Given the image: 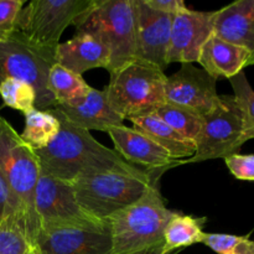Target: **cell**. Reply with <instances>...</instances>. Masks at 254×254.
Masks as SVG:
<instances>
[{
	"mask_svg": "<svg viewBox=\"0 0 254 254\" xmlns=\"http://www.w3.org/2000/svg\"><path fill=\"white\" fill-rule=\"evenodd\" d=\"M39 230L44 226L93 225L104 223L87 215L77 202L71 184L41 171L34 200Z\"/></svg>",
	"mask_w": 254,
	"mask_h": 254,
	"instance_id": "cell-10",
	"label": "cell"
},
{
	"mask_svg": "<svg viewBox=\"0 0 254 254\" xmlns=\"http://www.w3.org/2000/svg\"><path fill=\"white\" fill-rule=\"evenodd\" d=\"M56 64L74 73L82 74L93 68H108L111 52L97 37L76 34L71 40L56 47Z\"/></svg>",
	"mask_w": 254,
	"mask_h": 254,
	"instance_id": "cell-17",
	"label": "cell"
},
{
	"mask_svg": "<svg viewBox=\"0 0 254 254\" xmlns=\"http://www.w3.org/2000/svg\"><path fill=\"white\" fill-rule=\"evenodd\" d=\"M166 74L158 67L134 61L111 74L104 88L109 106L124 119L154 113L165 103Z\"/></svg>",
	"mask_w": 254,
	"mask_h": 254,
	"instance_id": "cell-6",
	"label": "cell"
},
{
	"mask_svg": "<svg viewBox=\"0 0 254 254\" xmlns=\"http://www.w3.org/2000/svg\"><path fill=\"white\" fill-rule=\"evenodd\" d=\"M107 133L116 146V151L129 164L145 166L149 170H166L181 161H176L148 135L126 126L114 127Z\"/></svg>",
	"mask_w": 254,
	"mask_h": 254,
	"instance_id": "cell-15",
	"label": "cell"
},
{
	"mask_svg": "<svg viewBox=\"0 0 254 254\" xmlns=\"http://www.w3.org/2000/svg\"><path fill=\"white\" fill-rule=\"evenodd\" d=\"M160 250H161V246L160 247L153 248V250L143 251V252H138V253H133V254H160Z\"/></svg>",
	"mask_w": 254,
	"mask_h": 254,
	"instance_id": "cell-33",
	"label": "cell"
},
{
	"mask_svg": "<svg viewBox=\"0 0 254 254\" xmlns=\"http://www.w3.org/2000/svg\"><path fill=\"white\" fill-rule=\"evenodd\" d=\"M251 140L245 121L235 97L220 96V103L202 117V124L196 136V151L184 163H201L212 159H225L237 154L246 141Z\"/></svg>",
	"mask_w": 254,
	"mask_h": 254,
	"instance_id": "cell-8",
	"label": "cell"
},
{
	"mask_svg": "<svg viewBox=\"0 0 254 254\" xmlns=\"http://www.w3.org/2000/svg\"><path fill=\"white\" fill-rule=\"evenodd\" d=\"M24 4V0H0V41L16 31L17 16Z\"/></svg>",
	"mask_w": 254,
	"mask_h": 254,
	"instance_id": "cell-29",
	"label": "cell"
},
{
	"mask_svg": "<svg viewBox=\"0 0 254 254\" xmlns=\"http://www.w3.org/2000/svg\"><path fill=\"white\" fill-rule=\"evenodd\" d=\"M35 248L41 254H112L111 231L107 222L44 226Z\"/></svg>",
	"mask_w": 254,
	"mask_h": 254,
	"instance_id": "cell-11",
	"label": "cell"
},
{
	"mask_svg": "<svg viewBox=\"0 0 254 254\" xmlns=\"http://www.w3.org/2000/svg\"><path fill=\"white\" fill-rule=\"evenodd\" d=\"M216 11L188 9L173 16L168 64L197 62L203 44L215 34Z\"/></svg>",
	"mask_w": 254,
	"mask_h": 254,
	"instance_id": "cell-13",
	"label": "cell"
},
{
	"mask_svg": "<svg viewBox=\"0 0 254 254\" xmlns=\"http://www.w3.org/2000/svg\"><path fill=\"white\" fill-rule=\"evenodd\" d=\"M128 121L131 122L134 129L148 135L151 140L168 151L174 160L181 161V159L192 158L195 154V141L184 138L155 113L131 117Z\"/></svg>",
	"mask_w": 254,
	"mask_h": 254,
	"instance_id": "cell-20",
	"label": "cell"
},
{
	"mask_svg": "<svg viewBox=\"0 0 254 254\" xmlns=\"http://www.w3.org/2000/svg\"><path fill=\"white\" fill-rule=\"evenodd\" d=\"M73 26L76 34L92 35L108 47L109 74L136 61L134 0H94Z\"/></svg>",
	"mask_w": 254,
	"mask_h": 254,
	"instance_id": "cell-3",
	"label": "cell"
},
{
	"mask_svg": "<svg viewBox=\"0 0 254 254\" xmlns=\"http://www.w3.org/2000/svg\"><path fill=\"white\" fill-rule=\"evenodd\" d=\"M55 55L56 50L35 46L15 31L0 41V83L7 78L25 82L35 89L37 109L55 108L57 103L47 86L50 69L56 64Z\"/></svg>",
	"mask_w": 254,
	"mask_h": 254,
	"instance_id": "cell-7",
	"label": "cell"
},
{
	"mask_svg": "<svg viewBox=\"0 0 254 254\" xmlns=\"http://www.w3.org/2000/svg\"><path fill=\"white\" fill-rule=\"evenodd\" d=\"M230 173L242 181H254V154H232L225 158Z\"/></svg>",
	"mask_w": 254,
	"mask_h": 254,
	"instance_id": "cell-30",
	"label": "cell"
},
{
	"mask_svg": "<svg viewBox=\"0 0 254 254\" xmlns=\"http://www.w3.org/2000/svg\"><path fill=\"white\" fill-rule=\"evenodd\" d=\"M10 216H17L25 223L21 207H20L19 202L15 198L14 193L10 190L4 175L0 171V222L4 221L6 217H10ZM25 227H26V223H25Z\"/></svg>",
	"mask_w": 254,
	"mask_h": 254,
	"instance_id": "cell-31",
	"label": "cell"
},
{
	"mask_svg": "<svg viewBox=\"0 0 254 254\" xmlns=\"http://www.w3.org/2000/svg\"><path fill=\"white\" fill-rule=\"evenodd\" d=\"M59 118L60 130L47 146L37 149L41 171L72 184L82 176L108 171L136 173L140 169L124 160L116 150L102 145L89 131L72 126L57 109H50Z\"/></svg>",
	"mask_w": 254,
	"mask_h": 254,
	"instance_id": "cell-1",
	"label": "cell"
},
{
	"mask_svg": "<svg viewBox=\"0 0 254 254\" xmlns=\"http://www.w3.org/2000/svg\"><path fill=\"white\" fill-rule=\"evenodd\" d=\"M202 243L217 254H254V241L243 236L205 232Z\"/></svg>",
	"mask_w": 254,
	"mask_h": 254,
	"instance_id": "cell-28",
	"label": "cell"
},
{
	"mask_svg": "<svg viewBox=\"0 0 254 254\" xmlns=\"http://www.w3.org/2000/svg\"><path fill=\"white\" fill-rule=\"evenodd\" d=\"M24 116L25 128L20 135L35 150L49 145L59 134L60 121L50 111L35 108Z\"/></svg>",
	"mask_w": 254,
	"mask_h": 254,
	"instance_id": "cell-23",
	"label": "cell"
},
{
	"mask_svg": "<svg viewBox=\"0 0 254 254\" xmlns=\"http://www.w3.org/2000/svg\"><path fill=\"white\" fill-rule=\"evenodd\" d=\"M230 82L235 92L233 97L242 113L248 136L254 139V91L252 86L243 71L230 78Z\"/></svg>",
	"mask_w": 254,
	"mask_h": 254,
	"instance_id": "cell-27",
	"label": "cell"
},
{
	"mask_svg": "<svg viewBox=\"0 0 254 254\" xmlns=\"http://www.w3.org/2000/svg\"><path fill=\"white\" fill-rule=\"evenodd\" d=\"M94 0H34L20 11L16 31L30 44L56 50L67 26L91 7Z\"/></svg>",
	"mask_w": 254,
	"mask_h": 254,
	"instance_id": "cell-9",
	"label": "cell"
},
{
	"mask_svg": "<svg viewBox=\"0 0 254 254\" xmlns=\"http://www.w3.org/2000/svg\"><path fill=\"white\" fill-rule=\"evenodd\" d=\"M197 62L215 79L221 77L230 79L250 66L251 54L213 34L203 44Z\"/></svg>",
	"mask_w": 254,
	"mask_h": 254,
	"instance_id": "cell-19",
	"label": "cell"
},
{
	"mask_svg": "<svg viewBox=\"0 0 254 254\" xmlns=\"http://www.w3.org/2000/svg\"><path fill=\"white\" fill-rule=\"evenodd\" d=\"M144 2L150 9L161 12V14L171 15V16H175V15L188 10V6L183 0H144Z\"/></svg>",
	"mask_w": 254,
	"mask_h": 254,
	"instance_id": "cell-32",
	"label": "cell"
},
{
	"mask_svg": "<svg viewBox=\"0 0 254 254\" xmlns=\"http://www.w3.org/2000/svg\"><path fill=\"white\" fill-rule=\"evenodd\" d=\"M160 170L108 173L82 176L71 184L77 202L92 218L107 222L111 217L140 200L156 184Z\"/></svg>",
	"mask_w": 254,
	"mask_h": 254,
	"instance_id": "cell-2",
	"label": "cell"
},
{
	"mask_svg": "<svg viewBox=\"0 0 254 254\" xmlns=\"http://www.w3.org/2000/svg\"><path fill=\"white\" fill-rule=\"evenodd\" d=\"M0 171L21 207L27 240L36 246L39 220L34 207L35 189L39 181L40 161L36 151L22 140L11 124L0 116Z\"/></svg>",
	"mask_w": 254,
	"mask_h": 254,
	"instance_id": "cell-5",
	"label": "cell"
},
{
	"mask_svg": "<svg viewBox=\"0 0 254 254\" xmlns=\"http://www.w3.org/2000/svg\"><path fill=\"white\" fill-rule=\"evenodd\" d=\"M60 112L72 126L83 130L108 131L114 127L123 126L124 118L113 111L108 103L106 92L89 89L87 96L73 104H57Z\"/></svg>",
	"mask_w": 254,
	"mask_h": 254,
	"instance_id": "cell-16",
	"label": "cell"
},
{
	"mask_svg": "<svg viewBox=\"0 0 254 254\" xmlns=\"http://www.w3.org/2000/svg\"><path fill=\"white\" fill-rule=\"evenodd\" d=\"M136 32V61L158 67L161 71L169 66L171 15L150 9L144 0H134Z\"/></svg>",
	"mask_w": 254,
	"mask_h": 254,
	"instance_id": "cell-14",
	"label": "cell"
},
{
	"mask_svg": "<svg viewBox=\"0 0 254 254\" xmlns=\"http://www.w3.org/2000/svg\"><path fill=\"white\" fill-rule=\"evenodd\" d=\"M216 81L203 68L183 64L176 73L166 77L165 102L206 116L220 103Z\"/></svg>",
	"mask_w": 254,
	"mask_h": 254,
	"instance_id": "cell-12",
	"label": "cell"
},
{
	"mask_svg": "<svg viewBox=\"0 0 254 254\" xmlns=\"http://www.w3.org/2000/svg\"><path fill=\"white\" fill-rule=\"evenodd\" d=\"M205 223L206 217L174 213L164 230L160 254H171L180 248L202 243Z\"/></svg>",
	"mask_w": 254,
	"mask_h": 254,
	"instance_id": "cell-21",
	"label": "cell"
},
{
	"mask_svg": "<svg viewBox=\"0 0 254 254\" xmlns=\"http://www.w3.org/2000/svg\"><path fill=\"white\" fill-rule=\"evenodd\" d=\"M154 113L160 117L174 130H176L180 135L189 140L195 141L196 136L200 133L202 117L190 109L174 106L165 102Z\"/></svg>",
	"mask_w": 254,
	"mask_h": 254,
	"instance_id": "cell-24",
	"label": "cell"
},
{
	"mask_svg": "<svg viewBox=\"0 0 254 254\" xmlns=\"http://www.w3.org/2000/svg\"><path fill=\"white\" fill-rule=\"evenodd\" d=\"M27 254H41V253H40V252H39V251H37V250H36V248H32V250H31V251H30V252H29V253H27Z\"/></svg>",
	"mask_w": 254,
	"mask_h": 254,
	"instance_id": "cell-34",
	"label": "cell"
},
{
	"mask_svg": "<svg viewBox=\"0 0 254 254\" xmlns=\"http://www.w3.org/2000/svg\"><path fill=\"white\" fill-rule=\"evenodd\" d=\"M174 213L166 208L158 185H151L140 200L107 221L112 254H133L160 247L164 230Z\"/></svg>",
	"mask_w": 254,
	"mask_h": 254,
	"instance_id": "cell-4",
	"label": "cell"
},
{
	"mask_svg": "<svg viewBox=\"0 0 254 254\" xmlns=\"http://www.w3.org/2000/svg\"><path fill=\"white\" fill-rule=\"evenodd\" d=\"M31 250L21 218L10 216L0 222V254H27Z\"/></svg>",
	"mask_w": 254,
	"mask_h": 254,
	"instance_id": "cell-25",
	"label": "cell"
},
{
	"mask_svg": "<svg viewBox=\"0 0 254 254\" xmlns=\"http://www.w3.org/2000/svg\"><path fill=\"white\" fill-rule=\"evenodd\" d=\"M0 98L5 106L26 114L36 108V93L30 84L7 78L0 83Z\"/></svg>",
	"mask_w": 254,
	"mask_h": 254,
	"instance_id": "cell-26",
	"label": "cell"
},
{
	"mask_svg": "<svg viewBox=\"0 0 254 254\" xmlns=\"http://www.w3.org/2000/svg\"><path fill=\"white\" fill-rule=\"evenodd\" d=\"M47 86L57 104L76 103L83 99L91 89L83 77L59 64H55L50 69Z\"/></svg>",
	"mask_w": 254,
	"mask_h": 254,
	"instance_id": "cell-22",
	"label": "cell"
},
{
	"mask_svg": "<svg viewBox=\"0 0 254 254\" xmlns=\"http://www.w3.org/2000/svg\"><path fill=\"white\" fill-rule=\"evenodd\" d=\"M215 35L243 47L254 64V0H238L216 11Z\"/></svg>",
	"mask_w": 254,
	"mask_h": 254,
	"instance_id": "cell-18",
	"label": "cell"
}]
</instances>
